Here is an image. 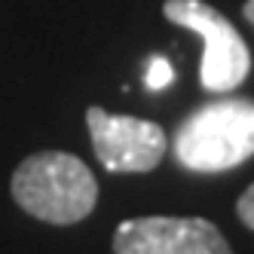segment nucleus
Returning a JSON list of instances; mask_svg holds the SVG:
<instances>
[{
    "mask_svg": "<svg viewBox=\"0 0 254 254\" xmlns=\"http://www.w3.org/2000/svg\"><path fill=\"white\" fill-rule=\"evenodd\" d=\"M114 254H233L205 217H132L114 233Z\"/></svg>",
    "mask_w": 254,
    "mask_h": 254,
    "instance_id": "5",
    "label": "nucleus"
},
{
    "mask_svg": "<svg viewBox=\"0 0 254 254\" xmlns=\"http://www.w3.org/2000/svg\"><path fill=\"white\" fill-rule=\"evenodd\" d=\"M175 156L190 172H227L254 156V101L217 98L208 101L178 126Z\"/></svg>",
    "mask_w": 254,
    "mask_h": 254,
    "instance_id": "2",
    "label": "nucleus"
},
{
    "mask_svg": "<svg viewBox=\"0 0 254 254\" xmlns=\"http://www.w3.org/2000/svg\"><path fill=\"white\" fill-rule=\"evenodd\" d=\"M236 214H239V221L248 230H254V184L239 196V202H236Z\"/></svg>",
    "mask_w": 254,
    "mask_h": 254,
    "instance_id": "7",
    "label": "nucleus"
},
{
    "mask_svg": "<svg viewBox=\"0 0 254 254\" xmlns=\"http://www.w3.org/2000/svg\"><path fill=\"white\" fill-rule=\"evenodd\" d=\"M242 15H245V22L254 25V0H248V3L242 6Z\"/></svg>",
    "mask_w": 254,
    "mask_h": 254,
    "instance_id": "8",
    "label": "nucleus"
},
{
    "mask_svg": "<svg viewBox=\"0 0 254 254\" xmlns=\"http://www.w3.org/2000/svg\"><path fill=\"white\" fill-rule=\"evenodd\" d=\"M162 15L202 37V64H199L202 89L224 95L245 83L251 70V52L242 34L233 28V22L221 9L202 3V0H166Z\"/></svg>",
    "mask_w": 254,
    "mask_h": 254,
    "instance_id": "3",
    "label": "nucleus"
},
{
    "mask_svg": "<svg viewBox=\"0 0 254 254\" xmlns=\"http://www.w3.org/2000/svg\"><path fill=\"white\" fill-rule=\"evenodd\" d=\"M12 199L31 217L56 227L80 224L98 202V181L89 166L64 150L31 153L12 175Z\"/></svg>",
    "mask_w": 254,
    "mask_h": 254,
    "instance_id": "1",
    "label": "nucleus"
},
{
    "mask_svg": "<svg viewBox=\"0 0 254 254\" xmlns=\"http://www.w3.org/2000/svg\"><path fill=\"white\" fill-rule=\"evenodd\" d=\"M172 80H175V70H172V64H169L166 59H159V56H156V59L150 62V67H147V77H144L147 89L159 92V89H166Z\"/></svg>",
    "mask_w": 254,
    "mask_h": 254,
    "instance_id": "6",
    "label": "nucleus"
},
{
    "mask_svg": "<svg viewBox=\"0 0 254 254\" xmlns=\"http://www.w3.org/2000/svg\"><path fill=\"white\" fill-rule=\"evenodd\" d=\"M86 126L95 156L107 172H123V175L153 172L166 156L169 141L159 123L107 114L104 107H89Z\"/></svg>",
    "mask_w": 254,
    "mask_h": 254,
    "instance_id": "4",
    "label": "nucleus"
}]
</instances>
